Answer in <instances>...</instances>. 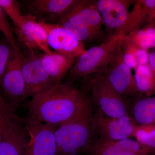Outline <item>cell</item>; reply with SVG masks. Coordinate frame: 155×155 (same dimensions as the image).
Returning <instances> with one entry per match:
<instances>
[{"mask_svg":"<svg viewBox=\"0 0 155 155\" xmlns=\"http://www.w3.org/2000/svg\"><path fill=\"white\" fill-rule=\"evenodd\" d=\"M85 95L71 83L56 84L26 103L28 118L58 126L75 114Z\"/></svg>","mask_w":155,"mask_h":155,"instance_id":"cell-1","label":"cell"},{"mask_svg":"<svg viewBox=\"0 0 155 155\" xmlns=\"http://www.w3.org/2000/svg\"><path fill=\"white\" fill-rule=\"evenodd\" d=\"M93 104L85 95L75 114L56 126L57 155H78L85 153L93 140L91 118Z\"/></svg>","mask_w":155,"mask_h":155,"instance_id":"cell-2","label":"cell"},{"mask_svg":"<svg viewBox=\"0 0 155 155\" xmlns=\"http://www.w3.org/2000/svg\"><path fill=\"white\" fill-rule=\"evenodd\" d=\"M123 35L108 36L103 43L86 50L76 59L67 75V82L103 73L108 65L122 51L125 41Z\"/></svg>","mask_w":155,"mask_h":155,"instance_id":"cell-3","label":"cell"},{"mask_svg":"<svg viewBox=\"0 0 155 155\" xmlns=\"http://www.w3.org/2000/svg\"><path fill=\"white\" fill-rule=\"evenodd\" d=\"M84 79V89L90 92L92 104L97 105L105 116L118 118L129 114L124 97L115 90L102 73H96Z\"/></svg>","mask_w":155,"mask_h":155,"instance_id":"cell-4","label":"cell"},{"mask_svg":"<svg viewBox=\"0 0 155 155\" xmlns=\"http://www.w3.org/2000/svg\"><path fill=\"white\" fill-rule=\"evenodd\" d=\"M136 123L130 114L120 118H111L105 116L97 108L93 112L91 126L93 138L118 140L133 137Z\"/></svg>","mask_w":155,"mask_h":155,"instance_id":"cell-5","label":"cell"},{"mask_svg":"<svg viewBox=\"0 0 155 155\" xmlns=\"http://www.w3.org/2000/svg\"><path fill=\"white\" fill-rule=\"evenodd\" d=\"M23 54L21 70L25 85L24 100L47 90L56 83L42 66L37 51L26 49L25 54Z\"/></svg>","mask_w":155,"mask_h":155,"instance_id":"cell-6","label":"cell"},{"mask_svg":"<svg viewBox=\"0 0 155 155\" xmlns=\"http://www.w3.org/2000/svg\"><path fill=\"white\" fill-rule=\"evenodd\" d=\"M25 124L29 140L25 155H57L55 126L28 118Z\"/></svg>","mask_w":155,"mask_h":155,"instance_id":"cell-7","label":"cell"},{"mask_svg":"<svg viewBox=\"0 0 155 155\" xmlns=\"http://www.w3.org/2000/svg\"><path fill=\"white\" fill-rule=\"evenodd\" d=\"M23 56V54L20 55L15 51L9 61L2 80V88L7 98V102L14 111L24 100L25 85L21 70V58Z\"/></svg>","mask_w":155,"mask_h":155,"instance_id":"cell-8","label":"cell"},{"mask_svg":"<svg viewBox=\"0 0 155 155\" xmlns=\"http://www.w3.org/2000/svg\"><path fill=\"white\" fill-rule=\"evenodd\" d=\"M80 0H31L26 1L28 14L39 22L56 24Z\"/></svg>","mask_w":155,"mask_h":155,"instance_id":"cell-9","label":"cell"},{"mask_svg":"<svg viewBox=\"0 0 155 155\" xmlns=\"http://www.w3.org/2000/svg\"><path fill=\"white\" fill-rule=\"evenodd\" d=\"M109 35H121L129 15V8L134 0H95Z\"/></svg>","mask_w":155,"mask_h":155,"instance_id":"cell-10","label":"cell"},{"mask_svg":"<svg viewBox=\"0 0 155 155\" xmlns=\"http://www.w3.org/2000/svg\"><path fill=\"white\" fill-rule=\"evenodd\" d=\"M40 22L46 31L49 46L55 51L78 58L86 51L83 42L61 25Z\"/></svg>","mask_w":155,"mask_h":155,"instance_id":"cell-11","label":"cell"},{"mask_svg":"<svg viewBox=\"0 0 155 155\" xmlns=\"http://www.w3.org/2000/svg\"><path fill=\"white\" fill-rule=\"evenodd\" d=\"M102 74L123 97L139 94L132 69L123 62L122 51L111 61Z\"/></svg>","mask_w":155,"mask_h":155,"instance_id":"cell-12","label":"cell"},{"mask_svg":"<svg viewBox=\"0 0 155 155\" xmlns=\"http://www.w3.org/2000/svg\"><path fill=\"white\" fill-rule=\"evenodd\" d=\"M29 140L25 119L14 113L0 141V155H25Z\"/></svg>","mask_w":155,"mask_h":155,"instance_id":"cell-13","label":"cell"},{"mask_svg":"<svg viewBox=\"0 0 155 155\" xmlns=\"http://www.w3.org/2000/svg\"><path fill=\"white\" fill-rule=\"evenodd\" d=\"M85 153L88 155H151L132 138L118 140H92Z\"/></svg>","mask_w":155,"mask_h":155,"instance_id":"cell-14","label":"cell"},{"mask_svg":"<svg viewBox=\"0 0 155 155\" xmlns=\"http://www.w3.org/2000/svg\"><path fill=\"white\" fill-rule=\"evenodd\" d=\"M25 20L21 27L15 28L18 41L25 49H32L50 54L52 52L49 46L46 31L34 17L24 15Z\"/></svg>","mask_w":155,"mask_h":155,"instance_id":"cell-15","label":"cell"},{"mask_svg":"<svg viewBox=\"0 0 155 155\" xmlns=\"http://www.w3.org/2000/svg\"><path fill=\"white\" fill-rule=\"evenodd\" d=\"M39 56L44 69L56 84L61 82L77 58L68 57L55 51L50 54H39Z\"/></svg>","mask_w":155,"mask_h":155,"instance_id":"cell-16","label":"cell"},{"mask_svg":"<svg viewBox=\"0 0 155 155\" xmlns=\"http://www.w3.org/2000/svg\"><path fill=\"white\" fill-rule=\"evenodd\" d=\"M155 10V0H136L120 34L126 35L142 28L151 20Z\"/></svg>","mask_w":155,"mask_h":155,"instance_id":"cell-17","label":"cell"},{"mask_svg":"<svg viewBox=\"0 0 155 155\" xmlns=\"http://www.w3.org/2000/svg\"><path fill=\"white\" fill-rule=\"evenodd\" d=\"M57 24L69 31L83 42L93 41L101 38L72 10L62 17Z\"/></svg>","mask_w":155,"mask_h":155,"instance_id":"cell-18","label":"cell"},{"mask_svg":"<svg viewBox=\"0 0 155 155\" xmlns=\"http://www.w3.org/2000/svg\"><path fill=\"white\" fill-rule=\"evenodd\" d=\"M72 11L88 25L100 37L103 35L104 26L96 5V1L80 0Z\"/></svg>","mask_w":155,"mask_h":155,"instance_id":"cell-19","label":"cell"},{"mask_svg":"<svg viewBox=\"0 0 155 155\" xmlns=\"http://www.w3.org/2000/svg\"><path fill=\"white\" fill-rule=\"evenodd\" d=\"M131 116L137 125L155 124V95L134 102Z\"/></svg>","mask_w":155,"mask_h":155,"instance_id":"cell-20","label":"cell"},{"mask_svg":"<svg viewBox=\"0 0 155 155\" xmlns=\"http://www.w3.org/2000/svg\"><path fill=\"white\" fill-rule=\"evenodd\" d=\"M155 20H151L142 28L125 35L126 40L147 51L155 48Z\"/></svg>","mask_w":155,"mask_h":155,"instance_id":"cell-21","label":"cell"},{"mask_svg":"<svg viewBox=\"0 0 155 155\" xmlns=\"http://www.w3.org/2000/svg\"><path fill=\"white\" fill-rule=\"evenodd\" d=\"M134 80L139 94L155 95V78L148 65H138L134 69Z\"/></svg>","mask_w":155,"mask_h":155,"instance_id":"cell-22","label":"cell"},{"mask_svg":"<svg viewBox=\"0 0 155 155\" xmlns=\"http://www.w3.org/2000/svg\"><path fill=\"white\" fill-rule=\"evenodd\" d=\"M133 137L151 155H155V124H137Z\"/></svg>","mask_w":155,"mask_h":155,"instance_id":"cell-23","label":"cell"},{"mask_svg":"<svg viewBox=\"0 0 155 155\" xmlns=\"http://www.w3.org/2000/svg\"><path fill=\"white\" fill-rule=\"evenodd\" d=\"M0 7L10 17L15 28L21 27L25 20L20 11V4L16 0H0Z\"/></svg>","mask_w":155,"mask_h":155,"instance_id":"cell-24","label":"cell"},{"mask_svg":"<svg viewBox=\"0 0 155 155\" xmlns=\"http://www.w3.org/2000/svg\"><path fill=\"white\" fill-rule=\"evenodd\" d=\"M0 31L4 35L5 39L11 45L14 49L19 54L23 55L19 45L14 36L13 31L8 19L7 15L0 7Z\"/></svg>","mask_w":155,"mask_h":155,"instance_id":"cell-25","label":"cell"},{"mask_svg":"<svg viewBox=\"0 0 155 155\" xmlns=\"http://www.w3.org/2000/svg\"><path fill=\"white\" fill-rule=\"evenodd\" d=\"M15 51L6 39L0 40V88H2V80L6 68Z\"/></svg>","mask_w":155,"mask_h":155,"instance_id":"cell-26","label":"cell"},{"mask_svg":"<svg viewBox=\"0 0 155 155\" xmlns=\"http://www.w3.org/2000/svg\"><path fill=\"white\" fill-rule=\"evenodd\" d=\"M122 57L124 63L131 69H134L138 66L130 45L126 41L125 37V43L122 50Z\"/></svg>","mask_w":155,"mask_h":155,"instance_id":"cell-27","label":"cell"},{"mask_svg":"<svg viewBox=\"0 0 155 155\" xmlns=\"http://www.w3.org/2000/svg\"><path fill=\"white\" fill-rule=\"evenodd\" d=\"M127 41L130 45L138 65H148L149 56L148 51L139 48L131 43Z\"/></svg>","mask_w":155,"mask_h":155,"instance_id":"cell-28","label":"cell"},{"mask_svg":"<svg viewBox=\"0 0 155 155\" xmlns=\"http://www.w3.org/2000/svg\"><path fill=\"white\" fill-rule=\"evenodd\" d=\"M15 111L11 110L0 113V141L8 127L11 117Z\"/></svg>","mask_w":155,"mask_h":155,"instance_id":"cell-29","label":"cell"},{"mask_svg":"<svg viewBox=\"0 0 155 155\" xmlns=\"http://www.w3.org/2000/svg\"><path fill=\"white\" fill-rule=\"evenodd\" d=\"M148 65L155 78V51H152L149 53Z\"/></svg>","mask_w":155,"mask_h":155,"instance_id":"cell-30","label":"cell"},{"mask_svg":"<svg viewBox=\"0 0 155 155\" xmlns=\"http://www.w3.org/2000/svg\"><path fill=\"white\" fill-rule=\"evenodd\" d=\"M9 110H12L10 108V106L6 101V100L0 93V113L5 112V111Z\"/></svg>","mask_w":155,"mask_h":155,"instance_id":"cell-31","label":"cell"},{"mask_svg":"<svg viewBox=\"0 0 155 155\" xmlns=\"http://www.w3.org/2000/svg\"><path fill=\"white\" fill-rule=\"evenodd\" d=\"M155 17V10L153 14V18L154 19V18Z\"/></svg>","mask_w":155,"mask_h":155,"instance_id":"cell-32","label":"cell"},{"mask_svg":"<svg viewBox=\"0 0 155 155\" xmlns=\"http://www.w3.org/2000/svg\"><path fill=\"white\" fill-rule=\"evenodd\" d=\"M154 19H155V18H154Z\"/></svg>","mask_w":155,"mask_h":155,"instance_id":"cell-33","label":"cell"}]
</instances>
